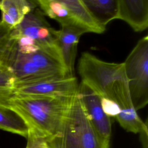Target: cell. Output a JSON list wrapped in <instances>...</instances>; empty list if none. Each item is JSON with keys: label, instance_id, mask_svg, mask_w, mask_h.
<instances>
[{"label": "cell", "instance_id": "obj_1", "mask_svg": "<svg viewBox=\"0 0 148 148\" xmlns=\"http://www.w3.org/2000/svg\"><path fill=\"white\" fill-rule=\"evenodd\" d=\"M74 96H20L9 93L0 95V106L16 112L29 130L48 139L58 132Z\"/></svg>", "mask_w": 148, "mask_h": 148}, {"label": "cell", "instance_id": "obj_2", "mask_svg": "<svg viewBox=\"0 0 148 148\" xmlns=\"http://www.w3.org/2000/svg\"><path fill=\"white\" fill-rule=\"evenodd\" d=\"M82 81L102 97L115 102L120 112L135 110L131 99L124 62H108L89 53H83L79 61Z\"/></svg>", "mask_w": 148, "mask_h": 148}, {"label": "cell", "instance_id": "obj_3", "mask_svg": "<svg viewBox=\"0 0 148 148\" xmlns=\"http://www.w3.org/2000/svg\"><path fill=\"white\" fill-rule=\"evenodd\" d=\"M3 58L13 75L14 86L73 76L62 63L40 49L32 52L18 50L11 39Z\"/></svg>", "mask_w": 148, "mask_h": 148}, {"label": "cell", "instance_id": "obj_4", "mask_svg": "<svg viewBox=\"0 0 148 148\" xmlns=\"http://www.w3.org/2000/svg\"><path fill=\"white\" fill-rule=\"evenodd\" d=\"M50 148H109V141L87 117L77 94L66 110L58 132L46 139Z\"/></svg>", "mask_w": 148, "mask_h": 148}, {"label": "cell", "instance_id": "obj_5", "mask_svg": "<svg viewBox=\"0 0 148 148\" xmlns=\"http://www.w3.org/2000/svg\"><path fill=\"white\" fill-rule=\"evenodd\" d=\"M131 99L136 110L148 103V36L141 38L124 62Z\"/></svg>", "mask_w": 148, "mask_h": 148}, {"label": "cell", "instance_id": "obj_6", "mask_svg": "<svg viewBox=\"0 0 148 148\" xmlns=\"http://www.w3.org/2000/svg\"><path fill=\"white\" fill-rule=\"evenodd\" d=\"M38 5L46 15L61 25H73L87 32L101 34L105 30L99 25L87 11L80 0H29Z\"/></svg>", "mask_w": 148, "mask_h": 148}, {"label": "cell", "instance_id": "obj_7", "mask_svg": "<svg viewBox=\"0 0 148 148\" xmlns=\"http://www.w3.org/2000/svg\"><path fill=\"white\" fill-rule=\"evenodd\" d=\"M19 36L32 39L40 50L64 65L54 34V29L47 23L38 9H33L17 27L12 29V38Z\"/></svg>", "mask_w": 148, "mask_h": 148}, {"label": "cell", "instance_id": "obj_8", "mask_svg": "<svg viewBox=\"0 0 148 148\" xmlns=\"http://www.w3.org/2000/svg\"><path fill=\"white\" fill-rule=\"evenodd\" d=\"M78 88L77 80L73 76L16 85L10 93L20 96L73 97L77 94Z\"/></svg>", "mask_w": 148, "mask_h": 148}, {"label": "cell", "instance_id": "obj_9", "mask_svg": "<svg viewBox=\"0 0 148 148\" xmlns=\"http://www.w3.org/2000/svg\"><path fill=\"white\" fill-rule=\"evenodd\" d=\"M77 95L82 108L92 125L104 139L110 140L111 121L110 118L103 110L102 97L82 81L79 84Z\"/></svg>", "mask_w": 148, "mask_h": 148}, {"label": "cell", "instance_id": "obj_10", "mask_svg": "<svg viewBox=\"0 0 148 148\" xmlns=\"http://www.w3.org/2000/svg\"><path fill=\"white\" fill-rule=\"evenodd\" d=\"M86 33L82 28L73 25H64L59 30L54 29V34L64 64L73 75L77 48L80 36Z\"/></svg>", "mask_w": 148, "mask_h": 148}, {"label": "cell", "instance_id": "obj_11", "mask_svg": "<svg viewBox=\"0 0 148 148\" xmlns=\"http://www.w3.org/2000/svg\"><path fill=\"white\" fill-rule=\"evenodd\" d=\"M118 19L126 22L135 31L148 26V0H119Z\"/></svg>", "mask_w": 148, "mask_h": 148}, {"label": "cell", "instance_id": "obj_12", "mask_svg": "<svg viewBox=\"0 0 148 148\" xmlns=\"http://www.w3.org/2000/svg\"><path fill=\"white\" fill-rule=\"evenodd\" d=\"M84 8L101 27L106 25L115 19H118L119 0H80Z\"/></svg>", "mask_w": 148, "mask_h": 148}, {"label": "cell", "instance_id": "obj_13", "mask_svg": "<svg viewBox=\"0 0 148 148\" xmlns=\"http://www.w3.org/2000/svg\"><path fill=\"white\" fill-rule=\"evenodd\" d=\"M33 5L29 0H1V23L10 29H13L34 9Z\"/></svg>", "mask_w": 148, "mask_h": 148}, {"label": "cell", "instance_id": "obj_14", "mask_svg": "<svg viewBox=\"0 0 148 148\" xmlns=\"http://www.w3.org/2000/svg\"><path fill=\"white\" fill-rule=\"evenodd\" d=\"M0 129L27 138L29 128L21 116L14 110L0 106Z\"/></svg>", "mask_w": 148, "mask_h": 148}, {"label": "cell", "instance_id": "obj_15", "mask_svg": "<svg viewBox=\"0 0 148 148\" xmlns=\"http://www.w3.org/2000/svg\"><path fill=\"white\" fill-rule=\"evenodd\" d=\"M3 56L0 58V95L10 93L15 83L13 75L5 61Z\"/></svg>", "mask_w": 148, "mask_h": 148}, {"label": "cell", "instance_id": "obj_16", "mask_svg": "<svg viewBox=\"0 0 148 148\" xmlns=\"http://www.w3.org/2000/svg\"><path fill=\"white\" fill-rule=\"evenodd\" d=\"M25 148H50L45 138L29 130Z\"/></svg>", "mask_w": 148, "mask_h": 148}, {"label": "cell", "instance_id": "obj_17", "mask_svg": "<svg viewBox=\"0 0 148 148\" xmlns=\"http://www.w3.org/2000/svg\"><path fill=\"white\" fill-rule=\"evenodd\" d=\"M12 29L0 23V58H2L10 42Z\"/></svg>", "mask_w": 148, "mask_h": 148}, {"label": "cell", "instance_id": "obj_18", "mask_svg": "<svg viewBox=\"0 0 148 148\" xmlns=\"http://www.w3.org/2000/svg\"><path fill=\"white\" fill-rule=\"evenodd\" d=\"M102 106L105 113L109 117H116L120 112L119 107L115 102L106 98L102 97Z\"/></svg>", "mask_w": 148, "mask_h": 148}, {"label": "cell", "instance_id": "obj_19", "mask_svg": "<svg viewBox=\"0 0 148 148\" xmlns=\"http://www.w3.org/2000/svg\"><path fill=\"white\" fill-rule=\"evenodd\" d=\"M140 135V139L143 148H147V138H148V132H147V120L144 123L143 127L139 132Z\"/></svg>", "mask_w": 148, "mask_h": 148}, {"label": "cell", "instance_id": "obj_20", "mask_svg": "<svg viewBox=\"0 0 148 148\" xmlns=\"http://www.w3.org/2000/svg\"><path fill=\"white\" fill-rule=\"evenodd\" d=\"M1 18H0V23H1Z\"/></svg>", "mask_w": 148, "mask_h": 148}, {"label": "cell", "instance_id": "obj_21", "mask_svg": "<svg viewBox=\"0 0 148 148\" xmlns=\"http://www.w3.org/2000/svg\"><path fill=\"white\" fill-rule=\"evenodd\" d=\"M1 0H0V2H1Z\"/></svg>", "mask_w": 148, "mask_h": 148}]
</instances>
